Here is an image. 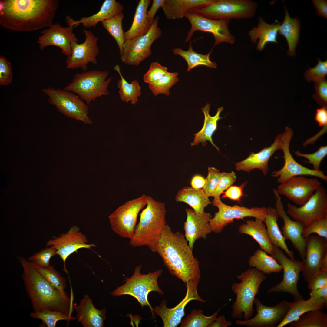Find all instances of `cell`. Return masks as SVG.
Instances as JSON below:
<instances>
[{"label": "cell", "instance_id": "13", "mask_svg": "<svg viewBox=\"0 0 327 327\" xmlns=\"http://www.w3.org/2000/svg\"><path fill=\"white\" fill-rule=\"evenodd\" d=\"M272 245L274 254L271 256L282 265L283 274L282 281L269 289L267 292H286L292 296L294 300L304 299L297 287L299 273L303 269V261L288 258L279 248Z\"/></svg>", "mask_w": 327, "mask_h": 327}, {"label": "cell", "instance_id": "17", "mask_svg": "<svg viewBox=\"0 0 327 327\" xmlns=\"http://www.w3.org/2000/svg\"><path fill=\"white\" fill-rule=\"evenodd\" d=\"M83 31L85 36L84 41L81 44L74 41L71 44V54L66 61L67 68H79L86 71L89 63L97 64V57L99 52L97 45L99 38L91 31L84 28Z\"/></svg>", "mask_w": 327, "mask_h": 327}, {"label": "cell", "instance_id": "26", "mask_svg": "<svg viewBox=\"0 0 327 327\" xmlns=\"http://www.w3.org/2000/svg\"><path fill=\"white\" fill-rule=\"evenodd\" d=\"M282 134H279L270 146L263 148L256 153L251 152L247 158L236 163V170L249 172L254 169H258L261 170L264 175H266L269 169L268 161L276 150H282Z\"/></svg>", "mask_w": 327, "mask_h": 327}, {"label": "cell", "instance_id": "61", "mask_svg": "<svg viewBox=\"0 0 327 327\" xmlns=\"http://www.w3.org/2000/svg\"><path fill=\"white\" fill-rule=\"evenodd\" d=\"M192 187L195 189H202L205 183V179L201 175H196L192 178L190 181Z\"/></svg>", "mask_w": 327, "mask_h": 327}, {"label": "cell", "instance_id": "2", "mask_svg": "<svg viewBox=\"0 0 327 327\" xmlns=\"http://www.w3.org/2000/svg\"><path fill=\"white\" fill-rule=\"evenodd\" d=\"M184 235L173 232L167 225L154 252L162 258L170 273L185 284L200 277L199 263Z\"/></svg>", "mask_w": 327, "mask_h": 327}, {"label": "cell", "instance_id": "56", "mask_svg": "<svg viewBox=\"0 0 327 327\" xmlns=\"http://www.w3.org/2000/svg\"><path fill=\"white\" fill-rule=\"evenodd\" d=\"M246 183L245 182L240 186H230L225 191L222 193L223 195L220 198H227L233 200L240 201L243 195V190Z\"/></svg>", "mask_w": 327, "mask_h": 327}, {"label": "cell", "instance_id": "20", "mask_svg": "<svg viewBox=\"0 0 327 327\" xmlns=\"http://www.w3.org/2000/svg\"><path fill=\"white\" fill-rule=\"evenodd\" d=\"M321 185V183L315 178L296 176L280 183L276 190L280 195H285L297 205L301 206Z\"/></svg>", "mask_w": 327, "mask_h": 327}, {"label": "cell", "instance_id": "27", "mask_svg": "<svg viewBox=\"0 0 327 327\" xmlns=\"http://www.w3.org/2000/svg\"><path fill=\"white\" fill-rule=\"evenodd\" d=\"M123 9V5L115 0H105L97 13L88 17H82L77 21L74 20L70 15H68L66 17V21L69 26L73 28L80 24L85 28H94L99 22L121 14Z\"/></svg>", "mask_w": 327, "mask_h": 327}, {"label": "cell", "instance_id": "32", "mask_svg": "<svg viewBox=\"0 0 327 327\" xmlns=\"http://www.w3.org/2000/svg\"><path fill=\"white\" fill-rule=\"evenodd\" d=\"M238 230L240 234L251 236L259 244L261 249L271 256L273 255V245L263 222L257 218L254 220H248L246 223L240 225Z\"/></svg>", "mask_w": 327, "mask_h": 327}, {"label": "cell", "instance_id": "16", "mask_svg": "<svg viewBox=\"0 0 327 327\" xmlns=\"http://www.w3.org/2000/svg\"><path fill=\"white\" fill-rule=\"evenodd\" d=\"M185 17L191 25L185 43L190 41L193 33L198 31L212 34L215 38L214 46L223 42L233 44L235 41V37L231 34L228 28L230 19H210L192 12L187 13Z\"/></svg>", "mask_w": 327, "mask_h": 327}, {"label": "cell", "instance_id": "1", "mask_svg": "<svg viewBox=\"0 0 327 327\" xmlns=\"http://www.w3.org/2000/svg\"><path fill=\"white\" fill-rule=\"evenodd\" d=\"M58 0L0 1V24L4 28L30 32L49 27L53 24Z\"/></svg>", "mask_w": 327, "mask_h": 327}, {"label": "cell", "instance_id": "58", "mask_svg": "<svg viewBox=\"0 0 327 327\" xmlns=\"http://www.w3.org/2000/svg\"><path fill=\"white\" fill-rule=\"evenodd\" d=\"M165 0H153L150 9L147 12V18L149 23L151 25L154 20L155 14L160 7H163Z\"/></svg>", "mask_w": 327, "mask_h": 327}, {"label": "cell", "instance_id": "49", "mask_svg": "<svg viewBox=\"0 0 327 327\" xmlns=\"http://www.w3.org/2000/svg\"><path fill=\"white\" fill-rule=\"evenodd\" d=\"M313 233L327 239V216L314 221L305 227L302 235L306 238Z\"/></svg>", "mask_w": 327, "mask_h": 327}, {"label": "cell", "instance_id": "35", "mask_svg": "<svg viewBox=\"0 0 327 327\" xmlns=\"http://www.w3.org/2000/svg\"><path fill=\"white\" fill-rule=\"evenodd\" d=\"M150 0H140L136 8L131 26L124 33L125 41L143 35L149 30L151 25L148 22L147 12Z\"/></svg>", "mask_w": 327, "mask_h": 327}, {"label": "cell", "instance_id": "62", "mask_svg": "<svg viewBox=\"0 0 327 327\" xmlns=\"http://www.w3.org/2000/svg\"><path fill=\"white\" fill-rule=\"evenodd\" d=\"M232 324L230 321H226L224 315L216 318L208 327H227Z\"/></svg>", "mask_w": 327, "mask_h": 327}, {"label": "cell", "instance_id": "53", "mask_svg": "<svg viewBox=\"0 0 327 327\" xmlns=\"http://www.w3.org/2000/svg\"><path fill=\"white\" fill-rule=\"evenodd\" d=\"M12 72L11 63L3 56H0V85L6 86L10 84L12 79Z\"/></svg>", "mask_w": 327, "mask_h": 327}, {"label": "cell", "instance_id": "52", "mask_svg": "<svg viewBox=\"0 0 327 327\" xmlns=\"http://www.w3.org/2000/svg\"><path fill=\"white\" fill-rule=\"evenodd\" d=\"M167 69V67L157 62H152L149 70L143 76L144 81L148 84L152 83L167 74L168 72Z\"/></svg>", "mask_w": 327, "mask_h": 327}, {"label": "cell", "instance_id": "28", "mask_svg": "<svg viewBox=\"0 0 327 327\" xmlns=\"http://www.w3.org/2000/svg\"><path fill=\"white\" fill-rule=\"evenodd\" d=\"M76 319L84 327H103L106 319L105 309H98L93 305L91 299L85 295L79 305L73 304Z\"/></svg>", "mask_w": 327, "mask_h": 327}, {"label": "cell", "instance_id": "46", "mask_svg": "<svg viewBox=\"0 0 327 327\" xmlns=\"http://www.w3.org/2000/svg\"><path fill=\"white\" fill-rule=\"evenodd\" d=\"M35 266L51 285L58 289L63 295L68 296L65 291L66 287L65 279L53 267L50 265L45 267Z\"/></svg>", "mask_w": 327, "mask_h": 327}, {"label": "cell", "instance_id": "21", "mask_svg": "<svg viewBox=\"0 0 327 327\" xmlns=\"http://www.w3.org/2000/svg\"><path fill=\"white\" fill-rule=\"evenodd\" d=\"M327 252V239L318 235L306 238V252L303 262L302 275L308 283L312 281L320 271L321 260Z\"/></svg>", "mask_w": 327, "mask_h": 327}, {"label": "cell", "instance_id": "37", "mask_svg": "<svg viewBox=\"0 0 327 327\" xmlns=\"http://www.w3.org/2000/svg\"><path fill=\"white\" fill-rule=\"evenodd\" d=\"M300 28L299 19L296 18H291L286 8L284 19L280 25L279 33L286 39L289 46L287 54L290 56L295 55V48L299 39Z\"/></svg>", "mask_w": 327, "mask_h": 327}, {"label": "cell", "instance_id": "40", "mask_svg": "<svg viewBox=\"0 0 327 327\" xmlns=\"http://www.w3.org/2000/svg\"><path fill=\"white\" fill-rule=\"evenodd\" d=\"M114 68L118 73L121 78L117 84L120 99L127 103L130 101L132 104H135L141 94V87L138 81L134 80L130 83H128L122 76L118 65H116Z\"/></svg>", "mask_w": 327, "mask_h": 327}, {"label": "cell", "instance_id": "48", "mask_svg": "<svg viewBox=\"0 0 327 327\" xmlns=\"http://www.w3.org/2000/svg\"><path fill=\"white\" fill-rule=\"evenodd\" d=\"M317 64L314 67H309L304 73V76L308 82L311 81L315 83L325 78L327 75V60L322 61L319 58H317Z\"/></svg>", "mask_w": 327, "mask_h": 327}, {"label": "cell", "instance_id": "22", "mask_svg": "<svg viewBox=\"0 0 327 327\" xmlns=\"http://www.w3.org/2000/svg\"><path fill=\"white\" fill-rule=\"evenodd\" d=\"M73 28L62 27L58 22L43 30L38 38L37 42L41 51L48 46H54L60 48L61 52L67 57L71 53V44L78 40L73 32Z\"/></svg>", "mask_w": 327, "mask_h": 327}, {"label": "cell", "instance_id": "31", "mask_svg": "<svg viewBox=\"0 0 327 327\" xmlns=\"http://www.w3.org/2000/svg\"><path fill=\"white\" fill-rule=\"evenodd\" d=\"M210 107V104L207 103L204 107L201 108L204 116L203 125L201 129L194 134L193 141L191 143V146L197 145L201 143L202 145L205 146L207 144V141H208L219 151L218 147L213 142L212 136L217 130L218 121L223 118L220 117V114L223 108L221 107L218 108L216 114L212 116L209 114Z\"/></svg>", "mask_w": 327, "mask_h": 327}, {"label": "cell", "instance_id": "55", "mask_svg": "<svg viewBox=\"0 0 327 327\" xmlns=\"http://www.w3.org/2000/svg\"><path fill=\"white\" fill-rule=\"evenodd\" d=\"M314 88L315 93L313 97L320 106H327V80L323 79L315 83Z\"/></svg>", "mask_w": 327, "mask_h": 327}, {"label": "cell", "instance_id": "7", "mask_svg": "<svg viewBox=\"0 0 327 327\" xmlns=\"http://www.w3.org/2000/svg\"><path fill=\"white\" fill-rule=\"evenodd\" d=\"M141 267V265L136 267L133 275L130 278H126L125 283L118 287L111 294L116 296L125 295L131 296L138 301L142 307L148 306L153 313L148 300V296L152 291L158 292L160 295L164 294L157 282L162 270L158 269L147 274H143L140 272Z\"/></svg>", "mask_w": 327, "mask_h": 327}, {"label": "cell", "instance_id": "57", "mask_svg": "<svg viewBox=\"0 0 327 327\" xmlns=\"http://www.w3.org/2000/svg\"><path fill=\"white\" fill-rule=\"evenodd\" d=\"M327 284V271L320 270L317 276L308 283L307 287L311 291L321 288Z\"/></svg>", "mask_w": 327, "mask_h": 327}, {"label": "cell", "instance_id": "15", "mask_svg": "<svg viewBox=\"0 0 327 327\" xmlns=\"http://www.w3.org/2000/svg\"><path fill=\"white\" fill-rule=\"evenodd\" d=\"M293 134L292 130L290 127H286L282 136V147L284 163L280 170L273 172L272 177L278 178L277 182L282 183L290 178L294 176L308 175L317 177L327 181V176L322 171L311 169L298 163L294 159L289 150V144Z\"/></svg>", "mask_w": 327, "mask_h": 327}, {"label": "cell", "instance_id": "18", "mask_svg": "<svg viewBox=\"0 0 327 327\" xmlns=\"http://www.w3.org/2000/svg\"><path fill=\"white\" fill-rule=\"evenodd\" d=\"M254 303L256 307V315L244 320H236L237 325L247 327H274L284 319L289 308L290 302L284 300L272 306L263 305L258 298Z\"/></svg>", "mask_w": 327, "mask_h": 327}, {"label": "cell", "instance_id": "64", "mask_svg": "<svg viewBox=\"0 0 327 327\" xmlns=\"http://www.w3.org/2000/svg\"><path fill=\"white\" fill-rule=\"evenodd\" d=\"M320 270L327 271V252L321 260L320 266Z\"/></svg>", "mask_w": 327, "mask_h": 327}, {"label": "cell", "instance_id": "8", "mask_svg": "<svg viewBox=\"0 0 327 327\" xmlns=\"http://www.w3.org/2000/svg\"><path fill=\"white\" fill-rule=\"evenodd\" d=\"M257 6L250 0H216L209 5L192 12L213 20L248 18L254 16Z\"/></svg>", "mask_w": 327, "mask_h": 327}, {"label": "cell", "instance_id": "50", "mask_svg": "<svg viewBox=\"0 0 327 327\" xmlns=\"http://www.w3.org/2000/svg\"><path fill=\"white\" fill-rule=\"evenodd\" d=\"M220 170L214 167L208 168V173L205 179V185L203 188L208 197H213L220 180Z\"/></svg>", "mask_w": 327, "mask_h": 327}, {"label": "cell", "instance_id": "23", "mask_svg": "<svg viewBox=\"0 0 327 327\" xmlns=\"http://www.w3.org/2000/svg\"><path fill=\"white\" fill-rule=\"evenodd\" d=\"M276 202L275 210L279 217L282 218L284 225L281 228L282 234L286 239L289 240L297 250L302 261L305 260L306 252V238L302 235L305 227L301 222L292 220L285 210L280 194L276 189H274Z\"/></svg>", "mask_w": 327, "mask_h": 327}, {"label": "cell", "instance_id": "60", "mask_svg": "<svg viewBox=\"0 0 327 327\" xmlns=\"http://www.w3.org/2000/svg\"><path fill=\"white\" fill-rule=\"evenodd\" d=\"M315 7L316 13L319 16L327 18V2L324 0H313L312 1Z\"/></svg>", "mask_w": 327, "mask_h": 327}, {"label": "cell", "instance_id": "63", "mask_svg": "<svg viewBox=\"0 0 327 327\" xmlns=\"http://www.w3.org/2000/svg\"><path fill=\"white\" fill-rule=\"evenodd\" d=\"M310 295V297L313 298H323L327 299V284L321 288L311 290Z\"/></svg>", "mask_w": 327, "mask_h": 327}, {"label": "cell", "instance_id": "38", "mask_svg": "<svg viewBox=\"0 0 327 327\" xmlns=\"http://www.w3.org/2000/svg\"><path fill=\"white\" fill-rule=\"evenodd\" d=\"M249 266L255 268L265 274L279 273L282 270V265L264 251L257 249L248 260Z\"/></svg>", "mask_w": 327, "mask_h": 327}, {"label": "cell", "instance_id": "43", "mask_svg": "<svg viewBox=\"0 0 327 327\" xmlns=\"http://www.w3.org/2000/svg\"><path fill=\"white\" fill-rule=\"evenodd\" d=\"M220 309L210 316H206L201 310L193 309L191 313L181 322V327H208L217 318Z\"/></svg>", "mask_w": 327, "mask_h": 327}, {"label": "cell", "instance_id": "29", "mask_svg": "<svg viewBox=\"0 0 327 327\" xmlns=\"http://www.w3.org/2000/svg\"><path fill=\"white\" fill-rule=\"evenodd\" d=\"M216 0H165L162 7L166 18L169 20L185 17L189 12L209 5Z\"/></svg>", "mask_w": 327, "mask_h": 327}, {"label": "cell", "instance_id": "54", "mask_svg": "<svg viewBox=\"0 0 327 327\" xmlns=\"http://www.w3.org/2000/svg\"><path fill=\"white\" fill-rule=\"evenodd\" d=\"M236 176L233 171L230 173H221L218 185L213 194V197L220 196V195L236 181Z\"/></svg>", "mask_w": 327, "mask_h": 327}, {"label": "cell", "instance_id": "41", "mask_svg": "<svg viewBox=\"0 0 327 327\" xmlns=\"http://www.w3.org/2000/svg\"><path fill=\"white\" fill-rule=\"evenodd\" d=\"M290 327H327V314L322 309H316L302 315L289 324Z\"/></svg>", "mask_w": 327, "mask_h": 327}, {"label": "cell", "instance_id": "19", "mask_svg": "<svg viewBox=\"0 0 327 327\" xmlns=\"http://www.w3.org/2000/svg\"><path fill=\"white\" fill-rule=\"evenodd\" d=\"M199 279L192 281L186 283L187 292L184 298L178 305L172 308L167 307V302L163 300L160 305L153 309L156 314L162 319L164 327H176L180 324L184 316L186 306L190 301L196 300L205 302L197 292Z\"/></svg>", "mask_w": 327, "mask_h": 327}, {"label": "cell", "instance_id": "42", "mask_svg": "<svg viewBox=\"0 0 327 327\" xmlns=\"http://www.w3.org/2000/svg\"><path fill=\"white\" fill-rule=\"evenodd\" d=\"M124 17L122 12L110 19L102 21V26L114 39L118 46L121 55L125 42V32L122 27V21Z\"/></svg>", "mask_w": 327, "mask_h": 327}, {"label": "cell", "instance_id": "51", "mask_svg": "<svg viewBox=\"0 0 327 327\" xmlns=\"http://www.w3.org/2000/svg\"><path fill=\"white\" fill-rule=\"evenodd\" d=\"M294 152L295 154L297 156L307 159L308 161H305L312 164L314 170H319L321 163L323 159L327 155V146H322L316 151L311 154L302 153L299 151H297Z\"/></svg>", "mask_w": 327, "mask_h": 327}, {"label": "cell", "instance_id": "4", "mask_svg": "<svg viewBox=\"0 0 327 327\" xmlns=\"http://www.w3.org/2000/svg\"><path fill=\"white\" fill-rule=\"evenodd\" d=\"M166 210L164 203L147 196L145 208L141 212L134 233L130 239L132 247H148L152 252L162 236L166 225Z\"/></svg>", "mask_w": 327, "mask_h": 327}, {"label": "cell", "instance_id": "3", "mask_svg": "<svg viewBox=\"0 0 327 327\" xmlns=\"http://www.w3.org/2000/svg\"><path fill=\"white\" fill-rule=\"evenodd\" d=\"M23 269V280L34 312L49 309L72 315V299L54 287L28 260L20 259Z\"/></svg>", "mask_w": 327, "mask_h": 327}, {"label": "cell", "instance_id": "59", "mask_svg": "<svg viewBox=\"0 0 327 327\" xmlns=\"http://www.w3.org/2000/svg\"><path fill=\"white\" fill-rule=\"evenodd\" d=\"M315 119L319 126L326 128L327 106H323L316 110Z\"/></svg>", "mask_w": 327, "mask_h": 327}, {"label": "cell", "instance_id": "30", "mask_svg": "<svg viewBox=\"0 0 327 327\" xmlns=\"http://www.w3.org/2000/svg\"><path fill=\"white\" fill-rule=\"evenodd\" d=\"M327 299L323 298L294 300L290 302L288 312L283 320L277 325V327H283L290 323L297 320L302 315L309 311L324 309L326 307Z\"/></svg>", "mask_w": 327, "mask_h": 327}, {"label": "cell", "instance_id": "39", "mask_svg": "<svg viewBox=\"0 0 327 327\" xmlns=\"http://www.w3.org/2000/svg\"><path fill=\"white\" fill-rule=\"evenodd\" d=\"M192 43H190L189 49L187 51H184L180 48H176L172 50L174 55L181 56L186 61L188 64L187 71H189L192 68L200 65L216 68L217 67L216 63L211 61L210 59V56L212 53V51L206 54L198 53L193 50Z\"/></svg>", "mask_w": 327, "mask_h": 327}, {"label": "cell", "instance_id": "45", "mask_svg": "<svg viewBox=\"0 0 327 327\" xmlns=\"http://www.w3.org/2000/svg\"><path fill=\"white\" fill-rule=\"evenodd\" d=\"M178 74L177 72H168L159 79L149 84V88L155 96L160 94L169 96L170 89L179 81Z\"/></svg>", "mask_w": 327, "mask_h": 327}, {"label": "cell", "instance_id": "33", "mask_svg": "<svg viewBox=\"0 0 327 327\" xmlns=\"http://www.w3.org/2000/svg\"><path fill=\"white\" fill-rule=\"evenodd\" d=\"M280 23L275 22L270 24L266 23L261 17L259 18L257 27L249 31V35L252 43L255 44L258 39L256 49L262 51L266 45L269 43H277V38Z\"/></svg>", "mask_w": 327, "mask_h": 327}, {"label": "cell", "instance_id": "47", "mask_svg": "<svg viewBox=\"0 0 327 327\" xmlns=\"http://www.w3.org/2000/svg\"><path fill=\"white\" fill-rule=\"evenodd\" d=\"M56 255L55 248L53 246H50L29 257L28 260L35 266L45 267L50 266L51 259Z\"/></svg>", "mask_w": 327, "mask_h": 327}, {"label": "cell", "instance_id": "14", "mask_svg": "<svg viewBox=\"0 0 327 327\" xmlns=\"http://www.w3.org/2000/svg\"><path fill=\"white\" fill-rule=\"evenodd\" d=\"M287 206V213L306 227L314 221L327 216L326 190L321 185L303 205L298 207L288 203Z\"/></svg>", "mask_w": 327, "mask_h": 327}, {"label": "cell", "instance_id": "44", "mask_svg": "<svg viewBox=\"0 0 327 327\" xmlns=\"http://www.w3.org/2000/svg\"><path fill=\"white\" fill-rule=\"evenodd\" d=\"M30 316L32 318L41 320L43 324L48 327H55L57 322L60 320L69 321L76 319L73 317L62 312L49 309H44L32 312Z\"/></svg>", "mask_w": 327, "mask_h": 327}, {"label": "cell", "instance_id": "10", "mask_svg": "<svg viewBox=\"0 0 327 327\" xmlns=\"http://www.w3.org/2000/svg\"><path fill=\"white\" fill-rule=\"evenodd\" d=\"M147 196L144 194L128 201L118 207L109 216L112 230L121 237L130 239L137 226L138 214L146 206Z\"/></svg>", "mask_w": 327, "mask_h": 327}, {"label": "cell", "instance_id": "9", "mask_svg": "<svg viewBox=\"0 0 327 327\" xmlns=\"http://www.w3.org/2000/svg\"><path fill=\"white\" fill-rule=\"evenodd\" d=\"M212 202L213 206L216 207L218 211L209 221L212 232L220 233L228 224L232 223L234 220L243 219L246 217H253L264 222L267 213V208L263 207H253L249 208L237 205L232 206L227 205L221 200L220 196H214Z\"/></svg>", "mask_w": 327, "mask_h": 327}, {"label": "cell", "instance_id": "6", "mask_svg": "<svg viewBox=\"0 0 327 327\" xmlns=\"http://www.w3.org/2000/svg\"><path fill=\"white\" fill-rule=\"evenodd\" d=\"M107 71H84L75 74L64 88L77 94L88 104L103 95L110 94L107 88L112 78Z\"/></svg>", "mask_w": 327, "mask_h": 327}, {"label": "cell", "instance_id": "11", "mask_svg": "<svg viewBox=\"0 0 327 327\" xmlns=\"http://www.w3.org/2000/svg\"><path fill=\"white\" fill-rule=\"evenodd\" d=\"M159 20V17H157L145 34L125 41L120 57L122 62L137 66L152 54L150 48L151 45L162 34L158 26Z\"/></svg>", "mask_w": 327, "mask_h": 327}, {"label": "cell", "instance_id": "5", "mask_svg": "<svg viewBox=\"0 0 327 327\" xmlns=\"http://www.w3.org/2000/svg\"><path fill=\"white\" fill-rule=\"evenodd\" d=\"M240 281L234 282L231 286L233 291L236 294L235 301L232 306L231 316L233 319H241L243 314L244 320L251 318L254 310L253 304L256 295L263 282L267 279L263 272L255 268H250L236 275Z\"/></svg>", "mask_w": 327, "mask_h": 327}, {"label": "cell", "instance_id": "25", "mask_svg": "<svg viewBox=\"0 0 327 327\" xmlns=\"http://www.w3.org/2000/svg\"><path fill=\"white\" fill-rule=\"evenodd\" d=\"M185 210L187 219L183 226L184 236L190 246L193 249L197 239H206L207 235L212 232L209 221L213 217L210 213L205 212L202 214L192 209L186 208Z\"/></svg>", "mask_w": 327, "mask_h": 327}, {"label": "cell", "instance_id": "36", "mask_svg": "<svg viewBox=\"0 0 327 327\" xmlns=\"http://www.w3.org/2000/svg\"><path fill=\"white\" fill-rule=\"evenodd\" d=\"M177 202L185 203L197 212L203 213L204 209L211 203L203 189L185 187L177 193L175 197Z\"/></svg>", "mask_w": 327, "mask_h": 327}, {"label": "cell", "instance_id": "24", "mask_svg": "<svg viewBox=\"0 0 327 327\" xmlns=\"http://www.w3.org/2000/svg\"><path fill=\"white\" fill-rule=\"evenodd\" d=\"M85 236L80 232L77 227L73 226L69 230L58 237L48 241V246H53L56 250L57 255L62 260L64 270L66 272L65 263L68 257L81 248L90 249L96 247L93 244H88Z\"/></svg>", "mask_w": 327, "mask_h": 327}, {"label": "cell", "instance_id": "12", "mask_svg": "<svg viewBox=\"0 0 327 327\" xmlns=\"http://www.w3.org/2000/svg\"><path fill=\"white\" fill-rule=\"evenodd\" d=\"M42 91L48 97L50 103L65 115L84 124H92L88 116V106L74 93L51 87L43 89Z\"/></svg>", "mask_w": 327, "mask_h": 327}, {"label": "cell", "instance_id": "34", "mask_svg": "<svg viewBox=\"0 0 327 327\" xmlns=\"http://www.w3.org/2000/svg\"><path fill=\"white\" fill-rule=\"evenodd\" d=\"M278 217L275 208L271 207L267 208L266 215L264 222L266 226L269 239L272 245L284 250L290 259H294L293 252L287 247L286 239L278 225Z\"/></svg>", "mask_w": 327, "mask_h": 327}]
</instances>
